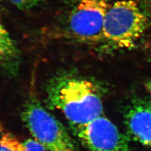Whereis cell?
<instances>
[{
    "label": "cell",
    "mask_w": 151,
    "mask_h": 151,
    "mask_svg": "<svg viewBox=\"0 0 151 151\" xmlns=\"http://www.w3.org/2000/svg\"><path fill=\"white\" fill-rule=\"evenodd\" d=\"M46 93L49 107L62 111L73 130L103 115L101 91L90 80L70 74H60L50 79Z\"/></svg>",
    "instance_id": "obj_1"
},
{
    "label": "cell",
    "mask_w": 151,
    "mask_h": 151,
    "mask_svg": "<svg viewBox=\"0 0 151 151\" xmlns=\"http://www.w3.org/2000/svg\"><path fill=\"white\" fill-rule=\"evenodd\" d=\"M147 22L137 1H116L106 14L103 27L104 40L117 49H131L144 33Z\"/></svg>",
    "instance_id": "obj_2"
},
{
    "label": "cell",
    "mask_w": 151,
    "mask_h": 151,
    "mask_svg": "<svg viewBox=\"0 0 151 151\" xmlns=\"http://www.w3.org/2000/svg\"><path fill=\"white\" fill-rule=\"evenodd\" d=\"M21 117L34 139L48 151H76L73 140L62 123L39 101H28Z\"/></svg>",
    "instance_id": "obj_3"
},
{
    "label": "cell",
    "mask_w": 151,
    "mask_h": 151,
    "mask_svg": "<svg viewBox=\"0 0 151 151\" xmlns=\"http://www.w3.org/2000/svg\"><path fill=\"white\" fill-rule=\"evenodd\" d=\"M110 6V0H78L68 18L70 36L88 44L104 40V23Z\"/></svg>",
    "instance_id": "obj_4"
},
{
    "label": "cell",
    "mask_w": 151,
    "mask_h": 151,
    "mask_svg": "<svg viewBox=\"0 0 151 151\" xmlns=\"http://www.w3.org/2000/svg\"><path fill=\"white\" fill-rule=\"evenodd\" d=\"M73 131L91 151H131L128 137L103 115Z\"/></svg>",
    "instance_id": "obj_5"
},
{
    "label": "cell",
    "mask_w": 151,
    "mask_h": 151,
    "mask_svg": "<svg viewBox=\"0 0 151 151\" xmlns=\"http://www.w3.org/2000/svg\"><path fill=\"white\" fill-rule=\"evenodd\" d=\"M124 122L129 134L135 140L151 148V104L135 97L127 108Z\"/></svg>",
    "instance_id": "obj_6"
},
{
    "label": "cell",
    "mask_w": 151,
    "mask_h": 151,
    "mask_svg": "<svg viewBox=\"0 0 151 151\" xmlns=\"http://www.w3.org/2000/svg\"><path fill=\"white\" fill-rule=\"evenodd\" d=\"M18 55L17 46L0 20V66L5 69L13 68Z\"/></svg>",
    "instance_id": "obj_7"
},
{
    "label": "cell",
    "mask_w": 151,
    "mask_h": 151,
    "mask_svg": "<svg viewBox=\"0 0 151 151\" xmlns=\"http://www.w3.org/2000/svg\"><path fill=\"white\" fill-rule=\"evenodd\" d=\"M22 142L10 133H4L0 137V151H22Z\"/></svg>",
    "instance_id": "obj_8"
},
{
    "label": "cell",
    "mask_w": 151,
    "mask_h": 151,
    "mask_svg": "<svg viewBox=\"0 0 151 151\" xmlns=\"http://www.w3.org/2000/svg\"><path fill=\"white\" fill-rule=\"evenodd\" d=\"M45 0H9L13 4L21 9H28L40 5Z\"/></svg>",
    "instance_id": "obj_9"
},
{
    "label": "cell",
    "mask_w": 151,
    "mask_h": 151,
    "mask_svg": "<svg viewBox=\"0 0 151 151\" xmlns=\"http://www.w3.org/2000/svg\"><path fill=\"white\" fill-rule=\"evenodd\" d=\"M22 151H48L34 139H28L22 142Z\"/></svg>",
    "instance_id": "obj_10"
},
{
    "label": "cell",
    "mask_w": 151,
    "mask_h": 151,
    "mask_svg": "<svg viewBox=\"0 0 151 151\" xmlns=\"http://www.w3.org/2000/svg\"><path fill=\"white\" fill-rule=\"evenodd\" d=\"M145 87H146V88H147V91H149V93L151 95V79H150L147 82H146Z\"/></svg>",
    "instance_id": "obj_11"
},
{
    "label": "cell",
    "mask_w": 151,
    "mask_h": 151,
    "mask_svg": "<svg viewBox=\"0 0 151 151\" xmlns=\"http://www.w3.org/2000/svg\"><path fill=\"white\" fill-rule=\"evenodd\" d=\"M148 50H149V54H150V55L151 56V44L149 45Z\"/></svg>",
    "instance_id": "obj_12"
},
{
    "label": "cell",
    "mask_w": 151,
    "mask_h": 151,
    "mask_svg": "<svg viewBox=\"0 0 151 151\" xmlns=\"http://www.w3.org/2000/svg\"><path fill=\"white\" fill-rule=\"evenodd\" d=\"M0 1H1V0H0Z\"/></svg>",
    "instance_id": "obj_13"
}]
</instances>
